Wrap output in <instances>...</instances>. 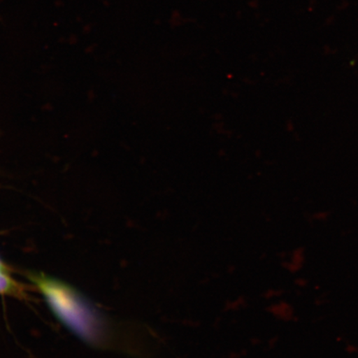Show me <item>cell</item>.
Segmentation results:
<instances>
[{"label": "cell", "mask_w": 358, "mask_h": 358, "mask_svg": "<svg viewBox=\"0 0 358 358\" xmlns=\"http://www.w3.org/2000/svg\"><path fill=\"white\" fill-rule=\"evenodd\" d=\"M29 278L41 291L52 311L69 328L89 342L99 341L100 320L77 292L44 275L33 274Z\"/></svg>", "instance_id": "1"}, {"label": "cell", "mask_w": 358, "mask_h": 358, "mask_svg": "<svg viewBox=\"0 0 358 358\" xmlns=\"http://www.w3.org/2000/svg\"><path fill=\"white\" fill-rule=\"evenodd\" d=\"M0 294L17 298H26V288L11 278L8 273L0 271Z\"/></svg>", "instance_id": "2"}, {"label": "cell", "mask_w": 358, "mask_h": 358, "mask_svg": "<svg viewBox=\"0 0 358 358\" xmlns=\"http://www.w3.org/2000/svg\"><path fill=\"white\" fill-rule=\"evenodd\" d=\"M0 271L8 273V267L4 264L1 259H0Z\"/></svg>", "instance_id": "3"}]
</instances>
